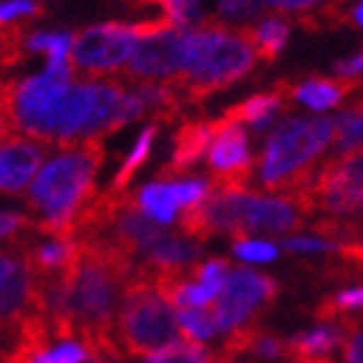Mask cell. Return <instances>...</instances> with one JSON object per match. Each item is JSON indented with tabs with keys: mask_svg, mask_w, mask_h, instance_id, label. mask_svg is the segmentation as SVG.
<instances>
[{
	"mask_svg": "<svg viewBox=\"0 0 363 363\" xmlns=\"http://www.w3.org/2000/svg\"><path fill=\"white\" fill-rule=\"evenodd\" d=\"M350 309H363V286L348 288V291H340L335 296H327L319 301V306L314 309V317L322 319V322H333L342 314V311Z\"/></svg>",
	"mask_w": 363,
	"mask_h": 363,
	"instance_id": "obj_22",
	"label": "cell"
},
{
	"mask_svg": "<svg viewBox=\"0 0 363 363\" xmlns=\"http://www.w3.org/2000/svg\"><path fill=\"white\" fill-rule=\"evenodd\" d=\"M135 205L138 211H143L145 216L161 226H167L174 220L177 211V195H174V182L169 179H156L151 184H145L135 192Z\"/></svg>",
	"mask_w": 363,
	"mask_h": 363,
	"instance_id": "obj_16",
	"label": "cell"
},
{
	"mask_svg": "<svg viewBox=\"0 0 363 363\" xmlns=\"http://www.w3.org/2000/svg\"><path fill=\"white\" fill-rule=\"evenodd\" d=\"M182 335L174 306L156 291L153 275L138 270L133 275L117 319V342L125 356L148 358L177 342Z\"/></svg>",
	"mask_w": 363,
	"mask_h": 363,
	"instance_id": "obj_4",
	"label": "cell"
},
{
	"mask_svg": "<svg viewBox=\"0 0 363 363\" xmlns=\"http://www.w3.org/2000/svg\"><path fill=\"white\" fill-rule=\"evenodd\" d=\"M288 89H291V96L294 101H301V104L311 106V109H330V106H337L345 96H356L358 91L363 89V78L361 81H348V78H322V76H311L303 78V81H291L288 78Z\"/></svg>",
	"mask_w": 363,
	"mask_h": 363,
	"instance_id": "obj_15",
	"label": "cell"
},
{
	"mask_svg": "<svg viewBox=\"0 0 363 363\" xmlns=\"http://www.w3.org/2000/svg\"><path fill=\"white\" fill-rule=\"evenodd\" d=\"M164 6V18L172 21L177 29H192V23H200V0H159Z\"/></svg>",
	"mask_w": 363,
	"mask_h": 363,
	"instance_id": "obj_23",
	"label": "cell"
},
{
	"mask_svg": "<svg viewBox=\"0 0 363 363\" xmlns=\"http://www.w3.org/2000/svg\"><path fill=\"white\" fill-rule=\"evenodd\" d=\"M3 272V330L6 335H13L23 319L34 314V275H31L21 247L8 244L0 259Z\"/></svg>",
	"mask_w": 363,
	"mask_h": 363,
	"instance_id": "obj_10",
	"label": "cell"
},
{
	"mask_svg": "<svg viewBox=\"0 0 363 363\" xmlns=\"http://www.w3.org/2000/svg\"><path fill=\"white\" fill-rule=\"evenodd\" d=\"M216 138V120H184L177 128L172 140V156L159 169V179H177L184 177L205 153L211 151V143Z\"/></svg>",
	"mask_w": 363,
	"mask_h": 363,
	"instance_id": "obj_13",
	"label": "cell"
},
{
	"mask_svg": "<svg viewBox=\"0 0 363 363\" xmlns=\"http://www.w3.org/2000/svg\"><path fill=\"white\" fill-rule=\"evenodd\" d=\"M350 21L356 23V26H363V3L353 6V18H350Z\"/></svg>",
	"mask_w": 363,
	"mask_h": 363,
	"instance_id": "obj_31",
	"label": "cell"
},
{
	"mask_svg": "<svg viewBox=\"0 0 363 363\" xmlns=\"http://www.w3.org/2000/svg\"><path fill=\"white\" fill-rule=\"evenodd\" d=\"M335 140V117H294L275 125L259 151V184L272 195L296 197L317 177L314 161Z\"/></svg>",
	"mask_w": 363,
	"mask_h": 363,
	"instance_id": "obj_3",
	"label": "cell"
},
{
	"mask_svg": "<svg viewBox=\"0 0 363 363\" xmlns=\"http://www.w3.org/2000/svg\"><path fill=\"white\" fill-rule=\"evenodd\" d=\"M291 200H296L306 216L314 211L330 213L337 218L358 216L363 211V148L333 153L319 167L309 187Z\"/></svg>",
	"mask_w": 363,
	"mask_h": 363,
	"instance_id": "obj_5",
	"label": "cell"
},
{
	"mask_svg": "<svg viewBox=\"0 0 363 363\" xmlns=\"http://www.w3.org/2000/svg\"><path fill=\"white\" fill-rule=\"evenodd\" d=\"M278 283L270 275L236 267L228 272V280L211 309L216 311L220 333H234L255 325V319L278 298Z\"/></svg>",
	"mask_w": 363,
	"mask_h": 363,
	"instance_id": "obj_7",
	"label": "cell"
},
{
	"mask_svg": "<svg viewBox=\"0 0 363 363\" xmlns=\"http://www.w3.org/2000/svg\"><path fill=\"white\" fill-rule=\"evenodd\" d=\"M325 3L327 0H265V6L275 8L278 13H294L296 18L311 13V11H317V8L325 6Z\"/></svg>",
	"mask_w": 363,
	"mask_h": 363,
	"instance_id": "obj_28",
	"label": "cell"
},
{
	"mask_svg": "<svg viewBox=\"0 0 363 363\" xmlns=\"http://www.w3.org/2000/svg\"><path fill=\"white\" fill-rule=\"evenodd\" d=\"M291 252H337V244L327 239H306V236H294L280 244Z\"/></svg>",
	"mask_w": 363,
	"mask_h": 363,
	"instance_id": "obj_29",
	"label": "cell"
},
{
	"mask_svg": "<svg viewBox=\"0 0 363 363\" xmlns=\"http://www.w3.org/2000/svg\"><path fill=\"white\" fill-rule=\"evenodd\" d=\"M104 140L57 148L47 161L26 195V213L34 234L50 239H76L78 220L94 203V179L104 164Z\"/></svg>",
	"mask_w": 363,
	"mask_h": 363,
	"instance_id": "obj_1",
	"label": "cell"
},
{
	"mask_svg": "<svg viewBox=\"0 0 363 363\" xmlns=\"http://www.w3.org/2000/svg\"><path fill=\"white\" fill-rule=\"evenodd\" d=\"M306 213L286 195L247 192L244 197V228L247 234H288L303 226Z\"/></svg>",
	"mask_w": 363,
	"mask_h": 363,
	"instance_id": "obj_11",
	"label": "cell"
},
{
	"mask_svg": "<svg viewBox=\"0 0 363 363\" xmlns=\"http://www.w3.org/2000/svg\"><path fill=\"white\" fill-rule=\"evenodd\" d=\"M47 145L18 133H3L0 145V187L6 195H18L42 172Z\"/></svg>",
	"mask_w": 363,
	"mask_h": 363,
	"instance_id": "obj_12",
	"label": "cell"
},
{
	"mask_svg": "<svg viewBox=\"0 0 363 363\" xmlns=\"http://www.w3.org/2000/svg\"><path fill=\"white\" fill-rule=\"evenodd\" d=\"M265 0H218V16L226 21H242L255 18L262 11Z\"/></svg>",
	"mask_w": 363,
	"mask_h": 363,
	"instance_id": "obj_25",
	"label": "cell"
},
{
	"mask_svg": "<svg viewBox=\"0 0 363 363\" xmlns=\"http://www.w3.org/2000/svg\"><path fill=\"white\" fill-rule=\"evenodd\" d=\"M138 42H140L138 23H96L76 34L73 62L84 76L109 78L112 73L128 68Z\"/></svg>",
	"mask_w": 363,
	"mask_h": 363,
	"instance_id": "obj_6",
	"label": "cell"
},
{
	"mask_svg": "<svg viewBox=\"0 0 363 363\" xmlns=\"http://www.w3.org/2000/svg\"><path fill=\"white\" fill-rule=\"evenodd\" d=\"M348 322V333L342 340V358L345 363H363V322L356 319H345Z\"/></svg>",
	"mask_w": 363,
	"mask_h": 363,
	"instance_id": "obj_27",
	"label": "cell"
},
{
	"mask_svg": "<svg viewBox=\"0 0 363 363\" xmlns=\"http://www.w3.org/2000/svg\"><path fill=\"white\" fill-rule=\"evenodd\" d=\"M179 317L182 335L189 337V340H211L220 333L218 319H216V311L208 306V309H179L177 311Z\"/></svg>",
	"mask_w": 363,
	"mask_h": 363,
	"instance_id": "obj_21",
	"label": "cell"
},
{
	"mask_svg": "<svg viewBox=\"0 0 363 363\" xmlns=\"http://www.w3.org/2000/svg\"><path fill=\"white\" fill-rule=\"evenodd\" d=\"M156 133H159V128H156V125H148V128L140 133V138H138L135 145H133V151L128 153L125 164L117 169V174H114L112 184H109V189H112V192H128V184H133V177H135V172L143 167L145 161H148V156H151V145H153V140H156Z\"/></svg>",
	"mask_w": 363,
	"mask_h": 363,
	"instance_id": "obj_20",
	"label": "cell"
},
{
	"mask_svg": "<svg viewBox=\"0 0 363 363\" xmlns=\"http://www.w3.org/2000/svg\"><path fill=\"white\" fill-rule=\"evenodd\" d=\"M250 31V39L255 50H257V57L262 62L278 60V55L283 52V47L288 42V34H291V21L286 16H265L257 26H247Z\"/></svg>",
	"mask_w": 363,
	"mask_h": 363,
	"instance_id": "obj_17",
	"label": "cell"
},
{
	"mask_svg": "<svg viewBox=\"0 0 363 363\" xmlns=\"http://www.w3.org/2000/svg\"><path fill=\"white\" fill-rule=\"evenodd\" d=\"M187 68V29H167L148 34L138 42L125 76L133 81H172L179 84Z\"/></svg>",
	"mask_w": 363,
	"mask_h": 363,
	"instance_id": "obj_8",
	"label": "cell"
},
{
	"mask_svg": "<svg viewBox=\"0 0 363 363\" xmlns=\"http://www.w3.org/2000/svg\"><path fill=\"white\" fill-rule=\"evenodd\" d=\"M213 189H250L255 174V159L250 153L247 133L242 125L220 114L216 120V138L208 151Z\"/></svg>",
	"mask_w": 363,
	"mask_h": 363,
	"instance_id": "obj_9",
	"label": "cell"
},
{
	"mask_svg": "<svg viewBox=\"0 0 363 363\" xmlns=\"http://www.w3.org/2000/svg\"><path fill=\"white\" fill-rule=\"evenodd\" d=\"M257 60L247 26L231 29L216 16H203L197 26L187 29V68L177 86L187 104H203L250 76Z\"/></svg>",
	"mask_w": 363,
	"mask_h": 363,
	"instance_id": "obj_2",
	"label": "cell"
},
{
	"mask_svg": "<svg viewBox=\"0 0 363 363\" xmlns=\"http://www.w3.org/2000/svg\"><path fill=\"white\" fill-rule=\"evenodd\" d=\"M145 363H226V358L220 353H213L211 348H205L200 340L179 337L167 348L151 353L145 358Z\"/></svg>",
	"mask_w": 363,
	"mask_h": 363,
	"instance_id": "obj_19",
	"label": "cell"
},
{
	"mask_svg": "<svg viewBox=\"0 0 363 363\" xmlns=\"http://www.w3.org/2000/svg\"><path fill=\"white\" fill-rule=\"evenodd\" d=\"M294 106V96H291V89H288V78L278 81L270 91H262V94H255V96L244 99L239 104L228 106L223 117L236 125H250L257 130H265L278 114L288 112Z\"/></svg>",
	"mask_w": 363,
	"mask_h": 363,
	"instance_id": "obj_14",
	"label": "cell"
},
{
	"mask_svg": "<svg viewBox=\"0 0 363 363\" xmlns=\"http://www.w3.org/2000/svg\"><path fill=\"white\" fill-rule=\"evenodd\" d=\"M45 6H39L37 0H6L0 8V18L3 23H21L31 18H42Z\"/></svg>",
	"mask_w": 363,
	"mask_h": 363,
	"instance_id": "obj_24",
	"label": "cell"
},
{
	"mask_svg": "<svg viewBox=\"0 0 363 363\" xmlns=\"http://www.w3.org/2000/svg\"><path fill=\"white\" fill-rule=\"evenodd\" d=\"M363 148V89L356 101L335 117V153H348Z\"/></svg>",
	"mask_w": 363,
	"mask_h": 363,
	"instance_id": "obj_18",
	"label": "cell"
},
{
	"mask_svg": "<svg viewBox=\"0 0 363 363\" xmlns=\"http://www.w3.org/2000/svg\"><path fill=\"white\" fill-rule=\"evenodd\" d=\"M337 76L340 78H348V81H358L363 76V52L353 55L348 60H340L337 62Z\"/></svg>",
	"mask_w": 363,
	"mask_h": 363,
	"instance_id": "obj_30",
	"label": "cell"
},
{
	"mask_svg": "<svg viewBox=\"0 0 363 363\" xmlns=\"http://www.w3.org/2000/svg\"><path fill=\"white\" fill-rule=\"evenodd\" d=\"M234 255L239 259H247V262H270V259L278 257V247L270 242H234Z\"/></svg>",
	"mask_w": 363,
	"mask_h": 363,
	"instance_id": "obj_26",
	"label": "cell"
}]
</instances>
